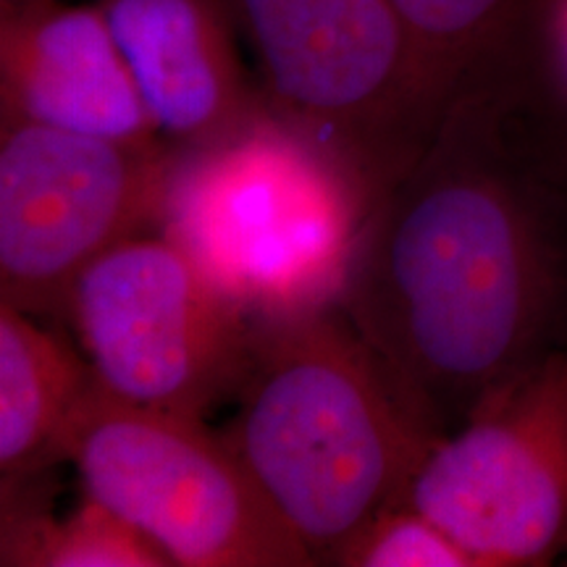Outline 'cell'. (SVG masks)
<instances>
[{
    "mask_svg": "<svg viewBox=\"0 0 567 567\" xmlns=\"http://www.w3.org/2000/svg\"><path fill=\"white\" fill-rule=\"evenodd\" d=\"M339 308L436 436L567 350L565 118L523 80L455 97L368 213Z\"/></svg>",
    "mask_w": 567,
    "mask_h": 567,
    "instance_id": "cell-1",
    "label": "cell"
},
{
    "mask_svg": "<svg viewBox=\"0 0 567 567\" xmlns=\"http://www.w3.org/2000/svg\"><path fill=\"white\" fill-rule=\"evenodd\" d=\"M231 400L224 442L316 565L400 505L439 439L339 305L255 323Z\"/></svg>",
    "mask_w": 567,
    "mask_h": 567,
    "instance_id": "cell-2",
    "label": "cell"
},
{
    "mask_svg": "<svg viewBox=\"0 0 567 567\" xmlns=\"http://www.w3.org/2000/svg\"><path fill=\"white\" fill-rule=\"evenodd\" d=\"M371 200L337 163L271 116L179 153L158 231L252 323L334 308Z\"/></svg>",
    "mask_w": 567,
    "mask_h": 567,
    "instance_id": "cell-3",
    "label": "cell"
},
{
    "mask_svg": "<svg viewBox=\"0 0 567 567\" xmlns=\"http://www.w3.org/2000/svg\"><path fill=\"white\" fill-rule=\"evenodd\" d=\"M266 113L337 163L371 205L444 109L394 0H226Z\"/></svg>",
    "mask_w": 567,
    "mask_h": 567,
    "instance_id": "cell-4",
    "label": "cell"
},
{
    "mask_svg": "<svg viewBox=\"0 0 567 567\" xmlns=\"http://www.w3.org/2000/svg\"><path fill=\"white\" fill-rule=\"evenodd\" d=\"M84 494L132 523L172 567H313L221 431L130 405L101 381L69 446Z\"/></svg>",
    "mask_w": 567,
    "mask_h": 567,
    "instance_id": "cell-5",
    "label": "cell"
},
{
    "mask_svg": "<svg viewBox=\"0 0 567 567\" xmlns=\"http://www.w3.org/2000/svg\"><path fill=\"white\" fill-rule=\"evenodd\" d=\"M63 318L105 392L205 417L231 400L255 323L163 231L116 245L71 287Z\"/></svg>",
    "mask_w": 567,
    "mask_h": 567,
    "instance_id": "cell-6",
    "label": "cell"
},
{
    "mask_svg": "<svg viewBox=\"0 0 567 567\" xmlns=\"http://www.w3.org/2000/svg\"><path fill=\"white\" fill-rule=\"evenodd\" d=\"M176 155L0 118V302L63 318L84 268L158 231Z\"/></svg>",
    "mask_w": 567,
    "mask_h": 567,
    "instance_id": "cell-7",
    "label": "cell"
},
{
    "mask_svg": "<svg viewBox=\"0 0 567 567\" xmlns=\"http://www.w3.org/2000/svg\"><path fill=\"white\" fill-rule=\"evenodd\" d=\"M400 505L434 520L476 567L567 555V350L486 394L439 436Z\"/></svg>",
    "mask_w": 567,
    "mask_h": 567,
    "instance_id": "cell-8",
    "label": "cell"
},
{
    "mask_svg": "<svg viewBox=\"0 0 567 567\" xmlns=\"http://www.w3.org/2000/svg\"><path fill=\"white\" fill-rule=\"evenodd\" d=\"M158 137L176 153L221 145L266 116L226 0H95Z\"/></svg>",
    "mask_w": 567,
    "mask_h": 567,
    "instance_id": "cell-9",
    "label": "cell"
},
{
    "mask_svg": "<svg viewBox=\"0 0 567 567\" xmlns=\"http://www.w3.org/2000/svg\"><path fill=\"white\" fill-rule=\"evenodd\" d=\"M0 118L163 142L95 0H0Z\"/></svg>",
    "mask_w": 567,
    "mask_h": 567,
    "instance_id": "cell-10",
    "label": "cell"
},
{
    "mask_svg": "<svg viewBox=\"0 0 567 567\" xmlns=\"http://www.w3.org/2000/svg\"><path fill=\"white\" fill-rule=\"evenodd\" d=\"M0 302V492L69 460L95 371L66 339Z\"/></svg>",
    "mask_w": 567,
    "mask_h": 567,
    "instance_id": "cell-11",
    "label": "cell"
},
{
    "mask_svg": "<svg viewBox=\"0 0 567 567\" xmlns=\"http://www.w3.org/2000/svg\"><path fill=\"white\" fill-rule=\"evenodd\" d=\"M394 6L446 111L463 92L517 80L526 71L542 0H394Z\"/></svg>",
    "mask_w": 567,
    "mask_h": 567,
    "instance_id": "cell-12",
    "label": "cell"
},
{
    "mask_svg": "<svg viewBox=\"0 0 567 567\" xmlns=\"http://www.w3.org/2000/svg\"><path fill=\"white\" fill-rule=\"evenodd\" d=\"M0 499L6 567H172L151 538L87 494L63 520L40 505V481L3 492Z\"/></svg>",
    "mask_w": 567,
    "mask_h": 567,
    "instance_id": "cell-13",
    "label": "cell"
},
{
    "mask_svg": "<svg viewBox=\"0 0 567 567\" xmlns=\"http://www.w3.org/2000/svg\"><path fill=\"white\" fill-rule=\"evenodd\" d=\"M329 565L337 567H476L434 520L408 505L389 507L354 534Z\"/></svg>",
    "mask_w": 567,
    "mask_h": 567,
    "instance_id": "cell-14",
    "label": "cell"
},
{
    "mask_svg": "<svg viewBox=\"0 0 567 567\" xmlns=\"http://www.w3.org/2000/svg\"><path fill=\"white\" fill-rule=\"evenodd\" d=\"M530 90L567 122V0H542L530 34Z\"/></svg>",
    "mask_w": 567,
    "mask_h": 567,
    "instance_id": "cell-15",
    "label": "cell"
}]
</instances>
